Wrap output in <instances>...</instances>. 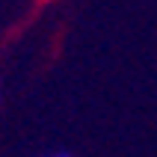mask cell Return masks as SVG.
<instances>
[{
    "label": "cell",
    "mask_w": 157,
    "mask_h": 157,
    "mask_svg": "<svg viewBox=\"0 0 157 157\" xmlns=\"http://www.w3.org/2000/svg\"><path fill=\"white\" fill-rule=\"evenodd\" d=\"M0 98H3V83H0Z\"/></svg>",
    "instance_id": "cell-1"
}]
</instances>
